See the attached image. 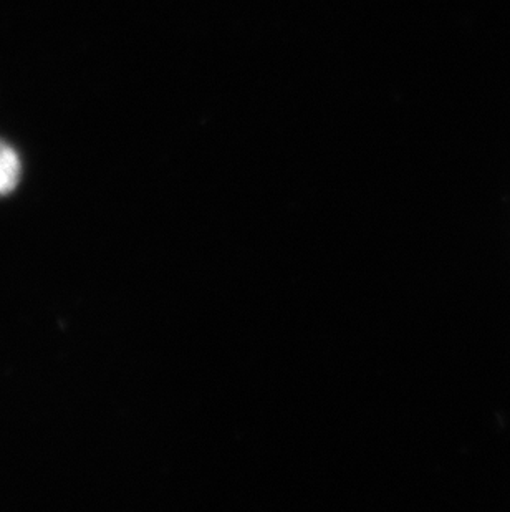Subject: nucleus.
<instances>
[{
  "mask_svg": "<svg viewBox=\"0 0 510 512\" xmlns=\"http://www.w3.org/2000/svg\"><path fill=\"white\" fill-rule=\"evenodd\" d=\"M20 179V160L14 148L0 141V196L12 193Z\"/></svg>",
  "mask_w": 510,
  "mask_h": 512,
  "instance_id": "obj_1",
  "label": "nucleus"
}]
</instances>
